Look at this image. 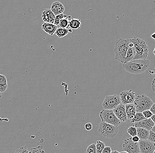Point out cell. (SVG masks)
Masks as SVG:
<instances>
[{
  "label": "cell",
  "instance_id": "cell-1",
  "mask_svg": "<svg viewBox=\"0 0 155 153\" xmlns=\"http://www.w3.org/2000/svg\"><path fill=\"white\" fill-rule=\"evenodd\" d=\"M150 62L147 59H139L131 60L123 64L125 70L132 74H139L145 72L150 66Z\"/></svg>",
  "mask_w": 155,
  "mask_h": 153
},
{
  "label": "cell",
  "instance_id": "cell-2",
  "mask_svg": "<svg viewBox=\"0 0 155 153\" xmlns=\"http://www.w3.org/2000/svg\"><path fill=\"white\" fill-rule=\"evenodd\" d=\"M130 42V39L124 38H120L115 41L114 48L115 59L122 64L125 63L126 57Z\"/></svg>",
  "mask_w": 155,
  "mask_h": 153
},
{
  "label": "cell",
  "instance_id": "cell-3",
  "mask_svg": "<svg viewBox=\"0 0 155 153\" xmlns=\"http://www.w3.org/2000/svg\"><path fill=\"white\" fill-rule=\"evenodd\" d=\"M130 41L134 45L136 52L133 60L146 59L148 57V47L146 42L137 37L130 39Z\"/></svg>",
  "mask_w": 155,
  "mask_h": 153
},
{
  "label": "cell",
  "instance_id": "cell-4",
  "mask_svg": "<svg viewBox=\"0 0 155 153\" xmlns=\"http://www.w3.org/2000/svg\"><path fill=\"white\" fill-rule=\"evenodd\" d=\"M154 103L151 98L145 94H142L136 96L133 104L136 112L142 113L145 110H149Z\"/></svg>",
  "mask_w": 155,
  "mask_h": 153
},
{
  "label": "cell",
  "instance_id": "cell-5",
  "mask_svg": "<svg viewBox=\"0 0 155 153\" xmlns=\"http://www.w3.org/2000/svg\"><path fill=\"white\" fill-rule=\"evenodd\" d=\"M99 132L101 135L108 138H113L119 132V127H115L103 121L100 124Z\"/></svg>",
  "mask_w": 155,
  "mask_h": 153
},
{
  "label": "cell",
  "instance_id": "cell-6",
  "mask_svg": "<svg viewBox=\"0 0 155 153\" xmlns=\"http://www.w3.org/2000/svg\"><path fill=\"white\" fill-rule=\"evenodd\" d=\"M100 117L102 121L112 124L115 127H119L121 121L116 118L112 110L103 109L99 113Z\"/></svg>",
  "mask_w": 155,
  "mask_h": 153
},
{
  "label": "cell",
  "instance_id": "cell-7",
  "mask_svg": "<svg viewBox=\"0 0 155 153\" xmlns=\"http://www.w3.org/2000/svg\"><path fill=\"white\" fill-rule=\"evenodd\" d=\"M121 104L120 95L114 94L106 96L102 104L104 109L113 110Z\"/></svg>",
  "mask_w": 155,
  "mask_h": 153
},
{
  "label": "cell",
  "instance_id": "cell-8",
  "mask_svg": "<svg viewBox=\"0 0 155 153\" xmlns=\"http://www.w3.org/2000/svg\"><path fill=\"white\" fill-rule=\"evenodd\" d=\"M123 149L128 153H141L139 142H134L131 137L124 140Z\"/></svg>",
  "mask_w": 155,
  "mask_h": 153
},
{
  "label": "cell",
  "instance_id": "cell-9",
  "mask_svg": "<svg viewBox=\"0 0 155 153\" xmlns=\"http://www.w3.org/2000/svg\"><path fill=\"white\" fill-rule=\"evenodd\" d=\"M120 97L121 104L125 106L129 104L134 103L136 93L132 90H124L120 93Z\"/></svg>",
  "mask_w": 155,
  "mask_h": 153
},
{
  "label": "cell",
  "instance_id": "cell-10",
  "mask_svg": "<svg viewBox=\"0 0 155 153\" xmlns=\"http://www.w3.org/2000/svg\"><path fill=\"white\" fill-rule=\"evenodd\" d=\"M139 144L141 153H154L155 145L148 140H140Z\"/></svg>",
  "mask_w": 155,
  "mask_h": 153
},
{
  "label": "cell",
  "instance_id": "cell-11",
  "mask_svg": "<svg viewBox=\"0 0 155 153\" xmlns=\"http://www.w3.org/2000/svg\"><path fill=\"white\" fill-rule=\"evenodd\" d=\"M112 110L116 118L120 120L121 122H125L127 121L125 105L120 104Z\"/></svg>",
  "mask_w": 155,
  "mask_h": 153
},
{
  "label": "cell",
  "instance_id": "cell-12",
  "mask_svg": "<svg viewBox=\"0 0 155 153\" xmlns=\"http://www.w3.org/2000/svg\"><path fill=\"white\" fill-rule=\"evenodd\" d=\"M154 125V123L153 121L151 118H149L145 119L138 122L134 123L133 126L135 127L136 128L141 127V128H144L150 131L152 130V128Z\"/></svg>",
  "mask_w": 155,
  "mask_h": 153
},
{
  "label": "cell",
  "instance_id": "cell-13",
  "mask_svg": "<svg viewBox=\"0 0 155 153\" xmlns=\"http://www.w3.org/2000/svg\"><path fill=\"white\" fill-rule=\"evenodd\" d=\"M42 18L44 23L54 24L55 15L50 9H46L42 12Z\"/></svg>",
  "mask_w": 155,
  "mask_h": 153
},
{
  "label": "cell",
  "instance_id": "cell-14",
  "mask_svg": "<svg viewBox=\"0 0 155 153\" xmlns=\"http://www.w3.org/2000/svg\"><path fill=\"white\" fill-rule=\"evenodd\" d=\"M50 9L56 16L63 14L65 8L61 3L59 2H55L52 4Z\"/></svg>",
  "mask_w": 155,
  "mask_h": 153
},
{
  "label": "cell",
  "instance_id": "cell-15",
  "mask_svg": "<svg viewBox=\"0 0 155 153\" xmlns=\"http://www.w3.org/2000/svg\"><path fill=\"white\" fill-rule=\"evenodd\" d=\"M41 28L45 32L50 35H52L55 34L57 29V26L52 23H44L42 24Z\"/></svg>",
  "mask_w": 155,
  "mask_h": 153
},
{
  "label": "cell",
  "instance_id": "cell-16",
  "mask_svg": "<svg viewBox=\"0 0 155 153\" xmlns=\"http://www.w3.org/2000/svg\"><path fill=\"white\" fill-rule=\"evenodd\" d=\"M136 54L135 49L134 47L133 43L130 41L129 44L128 48L127 51L126 57L125 58V63L130 62L131 60H133L134 57Z\"/></svg>",
  "mask_w": 155,
  "mask_h": 153
},
{
  "label": "cell",
  "instance_id": "cell-17",
  "mask_svg": "<svg viewBox=\"0 0 155 153\" xmlns=\"http://www.w3.org/2000/svg\"><path fill=\"white\" fill-rule=\"evenodd\" d=\"M125 106L126 112L127 120L131 121L137 112L135 107L133 103L126 105Z\"/></svg>",
  "mask_w": 155,
  "mask_h": 153
},
{
  "label": "cell",
  "instance_id": "cell-18",
  "mask_svg": "<svg viewBox=\"0 0 155 153\" xmlns=\"http://www.w3.org/2000/svg\"><path fill=\"white\" fill-rule=\"evenodd\" d=\"M137 136L139 138L140 140L148 139L149 135V131L144 128L137 127Z\"/></svg>",
  "mask_w": 155,
  "mask_h": 153
},
{
  "label": "cell",
  "instance_id": "cell-19",
  "mask_svg": "<svg viewBox=\"0 0 155 153\" xmlns=\"http://www.w3.org/2000/svg\"><path fill=\"white\" fill-rule=\"evenodd\" d=\"M7 78L4 75L0 74V90L1 92H5L7 90Z\"/></svg>",
  "mask_w": 155,
  "mask_h": 153
},
{
  "label": "cell",
  "instance_id": "cell-20",
  "mask_svg": "<svg viewBox=\"0 0 155 153\" xmlns=\"http://www.w3.org/2000/svg\"><path fill=\"white\" fill-rule=\"evenodd\" d=\"M81 26V22L80 19H71L69 22V27L72 29H80Z\"/></svg>",
  "mask_w": 155,
  "mask_h": 153
},
{
  "label": "cell",
  "instance_id": "cell-21",
  "mask_svg": "<svg viewBox=\"0 0 155 153\" xmlns=\"http://www.w3.org/2000/svg\"><path fill=\"white\" fill-rule=\"evenodd\" d=\"M69 33V29L60 27V28H57L55 34L58 38H61L65 36Z\"/></svg>",
  "mask_w": 155,
  "mask_h": 153
},
{
  "label": "cell",
  "instance_id": "cell-22",
  "mask_svg": "<svg viewBox=\"0 0 155 153\" xmlns=\"http://www.w3.org/2000/svg\"><path fill=\"white\" fill-rule=\"evenodd\" d=\"M71 19L70 16H67L60 21L59 25L61 28H67L69 27V22Z\"/></svg>",
  "mask_w": 155,
  "mask_h": 153
},
{
  "label": "cell",
  "instance_id": "cell-23",
  "mask_svg": "<svg viewBox=\"0 0 155 153\" xmlns=\"http://www.w3.org/2000/svg\"><path fill=\"white\" fill-rule=\"evenodd\" d=\"M145 119L142 113L136 112L134 118L130 121V122L132 123H134L140 121H142V120Z\"/></svg>",
  "mask_w": 155,
  "mask_h": 153
},
{
  "label": "cell",
  "instance_id": "cell-24",
  "mask_svg": "<svg viewBox=\"0 0 155 153\" xmlns=\"http://www.w3.org/2000/svg\"><path fill=\"white\" fill-rule=\"evenodd\" d=\"M106 147L105 144L104 142L101 141H97L96 144L97 153H101L103 149Z\"/></svg>",
  "mask_w": 155,
  "mask_h": 153
},
{
  "label": "cell",
  "instance_id": "cell-25",
  "mask_svg": "<svg viewBox=\"0 0 155 153\" xmlns=\"http://www.w3.org/2000/svg\"><path fill=\"white\" fill-rule=\"evenodd\" d=\"M29 153H46L43 149V146H38L36 147L31 148Z\"/></svg>",
  "mask_w": 155,
  "mask_h": 153
},
{
  "label": "cell",
  "instance_id": "cell-26",
  "mask_svg": "<svg viewBox=\"0 0 155 153\" xmlns=\"http://www.w3.org/2000/svg\"><path fill=\"white\" fill-rule=\"evenodd\" d=\"M67 16V15H64L63 14H59V15H57L55 16V21H54V24L56 26L59 25L60 23V21L63 19L64 18L66 17Z\"/></svg>",
  "mask_w": 155,
  "mask_h": 153
},
{
  "label": "cell",
  "instance_id": "cell-27",
  "mask_svg": "<svg viewBox=\"0 0 155 153\" xmlns=\"http://www.w3.org/2000/svg\"><path fill=\"white\" fill-rule=\"evenodd\" d=\"M127 132L132 137L137 136V129L135 127L131 126L129 127Z\"/></svg>",
  "mask_w": 155,
  "mask_h": 153
},
{
  "label": "cell",
  "instance_id": "cell-28",
  "mask_svg": "<svg viewBox=\"0 0 155 153\" xmlns=\"http://www.w3.org/2000/svg\"><path fill=\"white\" fill-rule=\"evenodd\" d=\"M86 153H97L96 144L93 143L88 146L86 149Z\"/></svg>",
  "mask_w": 155,
  "mask_h": 153
},
{
  "label": "cell",
  "instance_id": "cell-29",
  "mask_svg": "<svg viewBox=\"0 0 155 153\" xmlns=\"http://www.w3.org/2000/svg\"><path fill=\"white\" fill-rule=\"evenodd\" d=\"M142 113L145 119L151 118V117L154 115L149 110H145L142 112Z\"/></svg>",
  "mask_w": 155,
  "mask_h": 153
},
{
  "label": "cell",
  "instance_id": "cell-30",
  "mask_svg": "<svg viewBox=\"0 0 155 153\" xmlns=\"http://www.w3.org/2000/svg\"><path fill=\"white\" fill-rule=\"evenodd\" d=\"M15 153H29V151L27 146H23L17 150Z\"/></svg>",
  "mask_w": 155,
  "mask_h": 153
},
{
  "label": "cell",
  "instance_id": "cell-31",
  "mask_svg": "<svg viewBox=\"0 0 155 153\" xmlns=\"http://www.w3.org/2000/svg\"><path fill=\"white\" fill-rule=\"evenodd\" d=\"M148 140L153 142L155 145V133L152 131H149V136L148 139Z\"/></svg>",
  "mask_w": 155,
  "mask_h": 153
},
{
  "label": "cell",
  "instance_id": "cell-32",
  "mask_svg": "<svg viewBox=\"0 0 155 153\" xmlns=\"http://www.w3.org/2000/svg\"><path fill=\"white\" fill-rule=\"evenodd\" d=\"M85 128L86 131H91L93 128V125H92V124L90 123L86 124L85 125Z\"/></svg>",
  "mask_w": 155,
  "mask_h": 153
},
{
  "label": "cell",
  "instance_id": "cell-33",
  "mask_svg": "<svg viewBox=\"0 0 155 153\" xmlns=\"http://www.w3.org/2000/svg\"><path fill=\"white\" fill-rule=\"evenodd\" d=\"M112 149L110 146H106L101 153H111Z\"/></svg>",
  "mask_w": 155,
  "mask_h": 153
},
{
  "label": "cell",
  "instance_id": "cell-34",
  "mask_svg": "<svg viewBox=\"0 0 155 153\" xmlns=\"http://www.w3.org/2000/svg\"><path fill=\"white\" fill-rule=\"evenodd\" d=\"M131 139H132V140L134 142H139L140 141L139 138L137 136L132 137H131Z\"/></svg>",
  "mask_w": 155,
  "mask_h": 153
},
{
  "label": "cell",
  "instance_id": "cell-35",
  "mask_svg": "<svg viewBox=\"0 0 155 153\" xmlns=\"http://www.w3.org/2000/svg\"><path fill=\"white\" fill-rule=\"evenodd\" d=\"M150 111L153 113V114L154 115H155V103H154L153 105H152V107H151V108L149 109Z\"/></svg>",
  "mask_w": 155,
  "mask_h": 153
},
{
  "label": "cell",
  "instance_id": "cell-36",
  "mask_svg": "<svg viewBox=\"0 0 155 153\" xmlns=\"http://www.w3.org/2000/svg\"><path fill=\"white\" fill-rule=\"evenodd\" d=\"M151 89H152V90L155 93V78L152 81Z\"/></svg>",
  "mask_w": 155,
  "mask_h": 153
},
{
  "label": "cell",
  "instance_id": "cell-37",
  "mask_svg": "<svg viewBox=\"0 0 155 153\" xmlns=\"http://www.w3.org/2000/svg\"><path fill=\"white\" fill-rule=\"evenodd\" d=\"M149 73L150 75L155 77V68L153 70L150 71L149 72Z\"/></svg>",
  "mask_w": 155,
  "mask_h": 153
},
{
  "label": "cell",
  "instance_id": "cell-38",
  "mask_svg": "<svg viewBox=\"0 0 155 153\" xmlns=\"http://www.w3.org/2000/svg\"><path fill=\"white\" fill-rule=\"evenodd\" d=\"M151 120L153 121L154 122V123L155 124V115H153L152 116V117L151 118Z\"/></svg>",
  "mask_w": 155,
  "mask_h": 153
},
{
  "label": "cell",
  "instance_id": "cell-39",
  "mask_svg": "<svg viewBox=\"0 0 155 153\" xmlns=\"http://www.w3.org/2000/svg\"><path fill=\"white\" fill-rule=\"evenodd\" d=\"M151 37L155 40V33H154L151 35Z\"/></svg>",
  "mask_w": 155,
  "mask_h": 153
},
{
  "label": "cell",
  "instance_id": "cell-40",
  "mask_svg": "<svg viewBox=\"0 0 155 153\" xmlns=\"http://www.w3.org/2000/svg\"><path fill=\"white\" fill-rule=\"evenodd\" d=\"M152 132H154V133H155V124L154 125V127H153V128H152V130H151Z\"/></svg>",
  "mask_w": 155,
  "mask_h": 153
},
{
  "label": "cell",
  "instance_id": "cell-41",
  "mask_svg": "<svg viewBox=\"0 0 155 153\" xmlns=\"http://www.w3.org/2000/svg\"><path fill=\"white\" fill-rule=\"evenodd\" d=\"M111 153H120L119 152L117 151H112Z\"/></svg>",
  "mask_w": 155,
  "mask_h": 153
},
{
  "label": "cell",
  "instance_id": "cell-42",
  "mask_svg": "<svg viewBox=\"0 0 155 153\" xmlns=\"http://www.w3.org/2000/svg\"><path fill=\"white\" fill-rule=\"evenodd\" d=\"M69 33H72V31L71 29H69Z\"/></svg>",
  "mask_w": 155,
  "mask_h": 153
},
{
  "label": "cell",
  "instance_id": "cell-43",
  "mask_svg": "<svg viewBox=\"0 0 155 153\" xmlns=\"http://www.w3.org/2000/svg\"><path fill=\"white\" fill-rule=\"evenodd\" d=\"M2 97V93L1 92V90H0V98Z\"/></svg>",
  "mask_w": 155,
  "mask_h": 153
},
{
  "label": "cell",
  "instance_id": "cell-44",
  "mask_svg": "<svg viewBox=\"0 0 155 153\" xmlns=\"http://www.w3.org/2000/svg\"><path fill=\"white\" fill-rule=\"evenodd\" d=\"M153 53H154V54L155 56V47L154 50L153 51Z\"/></svg>",
  "mask_w": 155,
  "mask_h": 153
},
{
  "label": "cell",
  "instance_id": "cell-45",
  "mask_svg": "<svg viewBox=\"0 0 155 153\" xmlns=\"http://www.w3.org/2000/svg\"><path fill=\"white\" fill-rule=\"evenodd\" d=\"M120 153H127V152L124 151V152H121Z\"/></svg>",
  "mask_w": 155,
  "mask_h": 153
},
{
  "label": "cell",
  "instance_id": "cell-46",
  "mask_svg": "<svg viewBox=\"0 0 155 153\" xmlns=\"http://www.w3.org/2000/svg\"><path fill=\"white\" fill-rule=\"evenodd\" d=\"M154 24L155 25V20H154Z\"/></svg>",
  "mask_w": 155,
  "mask_h": 153
},
{
  "label": "cell",
  "instance_id": "cell-47",
  "mask_svg": "<svg viewBox=\"0 0 155 153\" xmlns=\"http://www.w3.org/2000/svg\"><path fill=\"white\" fill-rule=\"evenodd\" d=\"M154 153H155V150L154 152Z\"/></svg>",
  "mask_w": 155,
  "mask_h": 153
}]
</instances>
